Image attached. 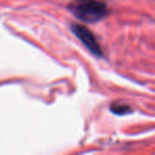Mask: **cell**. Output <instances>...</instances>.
Wrapping results in <instances>:
<instances>
[{
  "instance_id": "1",
  "label": "cell",
  "mask_w": 155,
  "mask_h": 155,
  "mask_svg": "<svg viewBox=\"0 0 155 155\" xmlns=\"http://www.w3.org/2000/svg\"><path fill=\"white\" fill-rule=\"evenodd\" d=\"M71 13L86 22H96L108 14L107 7L99 0H75L69 5Z\"/></svg>"
},
{
  "instance_id": "2",
  "label": "cell",
  "mask_w": 155,
  "mask_h": 155,
  "mask_svg": "<svg viewBox=\"0 0 155 155\" xmlns=\"http://www.w3.org/2000/svg\"><path fill=\"white\" fill-rule=\"evenodd\" d=\"M72 31L74 33V35L80 39L83 43V45L95 55L101 56L102 50L100 48V45L98 43L97 38L95 37V34L89 30L88 28H86L83 25L79 24H73L72 25Z\"/></svg>"
},
{
  "instance_id": "3",
  "label": "cell",
  "mask_w": 155,
  "mask_h": 155,
  "mask_svg": "<svg viewBox=\"0 0 155 155\" xmlns=\"http://www.w3.org/2000/svg\"><path fill=\"white\" fill-rule=\"evenodd\" d=\"M110 110H112V112L115 113V114L122 115V114H125V113H129L130 107L127 105H125V104L114 103V104H112V106H110Z\"/></svg>"
}]
</instances>
